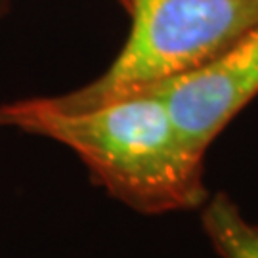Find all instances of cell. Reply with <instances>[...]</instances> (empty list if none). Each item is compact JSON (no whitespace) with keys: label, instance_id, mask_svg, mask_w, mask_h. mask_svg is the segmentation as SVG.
Returning a JSON list of instances; mask_svg holds the SVG:
<instances>
[{"label":"cell","instance_id":"1","mask_svg":"<svg viewBox=\"0 0 258 258\" xmlns=\"http://www.w3.org/2000/svg\"><path fill=\"white\" fill-rule=\"evenodd\" d=\"M0 126L71 149L98 185L128 209L159 216L201 209L205 155L178 130L161 98L134 92L86 109H63L46 96L0 105Z\"/></svg>","mask_w":258,"mask_h":258},{"label":"cell","instance_id":"2","mask_svg":"<svg viewBox=\"0 0 258 258\" xmlns=\"http://www.w3.org/2000/svg\"><path fill=\"white\" fill-rule=\"evenodd\" d=\"M130 33L109 69L61 96L63 109H86L211 61L258 27V0H119Z\"/></svg>","mask_w":258,"mask_h":258},{"label":"cell","instance_id":"3","mask_svg":"<svg viewBox=\"0 0 258 258\" xmlns=\"http://www.w3.org/2000/svg\"><path fill=\"white\" fill-rule=\"evenodd\" d=\"M140 92L161 98L185 142L205 155L222 130L258 96V27L211 61Z\"/></svg>","mask_w":258,"mask_h":258},{"label":"cell","instance_id":"4","mask_svg":"<svg viewBox=\"0 0 258 258\" xmlns=\"http://www.w3.org/2000/svg\"><path fill=\"white\" fill-rule=\"evenodd\" d=\"M201 226L220 258H258V226L250 224L228 194L218 191L201 207Z\"/></svg>","mask_w":258,"mask_h":258},{"label":"cell","instance_id":"5","mask_svg":"<svg viewBox=\"0 0 258 258\" xmlns=\"http://www.w3.org/2000/svg\"><path fill=\"white\" fill-rule=\"evenodd\" d=\"M6 4V0H0V6H4Z\"/></svg>","mask_w":258,"mask_h":258}]
</instances>
